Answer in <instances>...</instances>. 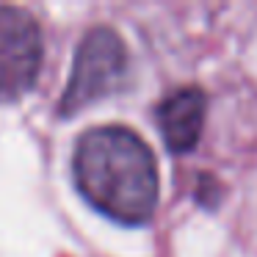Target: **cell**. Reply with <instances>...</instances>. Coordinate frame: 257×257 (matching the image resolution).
I'll return each instance as SVG.
<instances>
[{"label":"cell","instance_id":"obj_4","mask_svg":"<svg viewBox=\"0 0 257 257\" xmlns=\"http://www.w3.org/2000/svg\"><path fill=\"white\" fill-rule=\"evenodd\" d=\"M205 91L196 86L177 89L158 105V124L172 152H191L202 139L205 127Z\"/></svg>","mask_w":257,"mask_h":257},{"label":"cell","instance_id":"obj_3","mask_svg":"<svg viewBox=\"0 0 257 257\" xmlns=\"http://www.w3.org/2000/svg\"><path fill=\"white\" fill-rule=\"evenodd\" d=\"M42 64V34L34 14L0 6V100L12 102L34 86Z\"/></svg>","mask_w":257,"mask_h":257},{"label":"cell","instance_id":"obj_2","mask_svg":"<svg viewBox=\"0 0 257 257\" xmlns=\"http://www.w3.org/2000/svg\"><path fill=\"white\" fill-rule=\"evenodd\" d=\"M124 64H127V50H124V42L116 31H89L75 53L72 78L64 89L61 102H58L61 116H75L86 105L113 91L124 75Z\"/></svg>","mask_w":257,"mask_h":257},{"label":"cell","instance_id":"obj_1","mask_svg":"<svg viewBox=\"0 0 257 257\" xmlns=\"http://www.w3.org/2000/svg\"><path fill=\"white\" fill-rule=\"evenodd\" d=\"M78 188L100 213L144 224L158 207V166L150 147L127 127H94L75 150Z\"/></svg>","mask_w":257,"mask_h":257}]
</instances>
